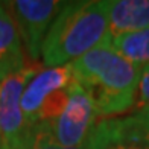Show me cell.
Here are the masks:
<instances>
[{"label": "cell", "instance_id": "obj_1", "mask_svg": "<svg viewBox=\"0 0 149 149\" xmlns=\"http://www.w3.org/2000/svg\"><path fill=\"white\" fill-rule=\"evenodd\" d=\"M69 67L73 79L90 96L97 117H114L135 105L141 69L110 44L93 49Z\"/></svg>", "mask_w": 149, "mask_h": 149}, {"label": "cell", "instance_id": "obj_2", "mask_svg": "<svg viewBox=\"0 0 149 149\" xmlns=\"http://www.w3.org/2000/svg\"><path fill=\"white\" fill-rule=\"evenodd\" d=\"M107 0L64 2L41 47L47 67H63L93 49L111 43Z\"/></svg>", "mask_w": 149, "mask_h": 149}, {"label": "cell", "instance_id": "obj_3", "mask_svg": "<svg viewBox=\"0 0 149 149\" xmlns=\"http://www.w3.org/2000/svg\"><path fill=\"white\" fill-rule=\"evenodd\" d=\"M97 120L90 96L76 81L69 85V102L56 119L43 122L50 137L65 148H82Z\"/></svg>", "mask_w": 149, "mask_h": 149}, {"label": "cell", "instance_id": "obj_4", "mask_svg": "<svg viewBox=\"0 0 149 149\" xmlns=\"http://www.w3.org/2000/svg\"><path fill=\"white\" fill-rule=\"evenodd\" d=\"M3 8L15 23L28 56L37 61L55 17L64 2L58 0H12L2 2Z\"/></svg>", "mask_w": 149, "mask_h": 149}, {"label": "cell", "instance_id": "obj_5", "mask_svg": "<svg viewBox=\"0 0 149 149\" xmlns=\"http://www.w3.org/2000/svg\"><path fill=\"white\" fill-rule=\"evenodd\" d=\"M38 72L26 65L0 81V149H18L28 131L22 113V94L26 84Z\"/></svg>", "mask_w": 149, "mask_h": 149}, {"label": "cell", "instance_id": "obj_6", "mask_svg": "<svg viewBox=\"0 0 149 149\" xmlns=\"http://www.w3.org/2000/svg\"><path fill=\"white\" fill-rule=\"evenodd\" d=\"M84 149H149L130 116L100 117L96 120Z\"/></svg>", "mask_w": 149, "mask_h": 149}, {"label": "cell", "instance_id": "obj_7", "mask_svg": "<svg viewBox=\"0 0 149 149\" xmlns=\"http://www.w3.org/2000/svg\"><path fill=\"white\" fill-rule=\"evenodd\" d=\"M73 81V74L69 64L63 67H47L38 70L26 84L22 94V113L28 126L37 123V116L47 96L53 91L69 87Z\"/></svg>", "mask_w": 149, "mask_h": 149}, {"label": "cell", "instance_id": "obj_8", "mask_svg": "<svg viewBox=\"0 0 149 149\" xmlns=\"http://www.w3.org/2000/svg\"><path fill=\"white\" fill-rule=\"evenodd\" d=\"M111 37L149 29V0H107Z\"/></svg>", "mask_w": 149, "mask_h": 149}, {"label": "cell", "instance_id": "obj_9", "mask_svg": "<svg viewBox=\"0 0 149 149\" xmlns=\"http://www.w3.org/2000/svg\"><path fill=\"white\" fill-rule=\"evenodd\" d=\"M24 67L22 38L15 23L0 2V81Z\"/></svg>", "mask_w": 149, "mask_h": 149}, {"label": "cell", "instance_id": "obj_10", "mask_svg": "<svg viewBox=\"0 0 149 149\" xmlns=\"http://www.w3.org/2000/svg\"><path fill=\"white\" fill-rule=\"evenodd\" d=\"M110 46L140 69L149 64V29L113 37Z\"/></svg>", "mask_w": 149, "mask_h": 149}, {"label": "cell", "instance_id": "obj_11", "mask_svg": "<svg viewBox=\"0 0 149 149\" xmlns=\"http://www.w3.org/2000/svg\"><path fill=\"white\" fill-rule=\"evenodd\" d=\"M18 149H84V146L82 148H65V146L58 145L50 137L46 125L43 122H40V123H35L28 128Z\"/></svg>", "mask_w": 149, "mask_h": 149}, {"label": "cell", "instance_id": "obj_12", "mask_svg": "<svg viewBox=\"0 0 149 149\" xmlns=\"http://www.w3.org/2000/svg\"><path fill=\"white\" fill-rule=\"evenodd\" d=\"M69 102V87L53 91L50 96H47L43 107L40 108L38 116H37V123L40 122H50L56 119Z\"/></svg>", "mask_w": 149, "mask_h": 149}, {"label": "cell", "instance_id": "obj_13", "mask_svg": "<svg viewBox=\"0 0 149 149\" xmlns=\"http://www.w3.org/2000/svg\"><path fill=\"white\" fill-rule=\"evenodd\" d=\"M135 107H137V110L149 107V64L141 69L137 99H135Z\"/></svg>", "mask_w": 149, "mask_h": 149}, {"label": "cell", "instance_id": "obj_14", "mask_svg": "<svg viewBox=\"0 0 149 149\" xmlns=\"http://www.w3.org/2000/svg\"><path fill=\"white\" fill-rule=\"evenodd\" d=\"M131 117L134 120L135 126H137L139 132L141 134L148 143H149V107H145V108H140V110H135Z\"/></svg>", "mask_w": 149, "mask_h": 149}]
</instances>
